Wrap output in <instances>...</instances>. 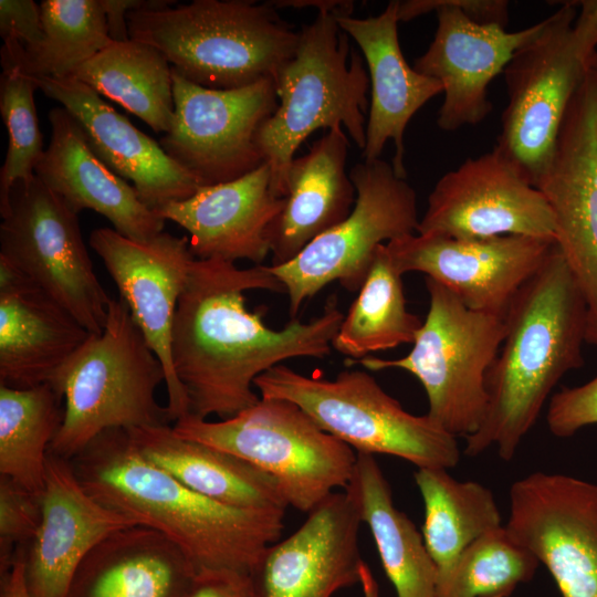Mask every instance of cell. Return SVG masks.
<instances>
[{
  "label": "cell",
  "instance_id": "1",
  "mask_svg": "<svg viewBox=\"0 0 597 597\" xmlns=\"http://www.w3.org/2000/svg\"><path fill=\"white\" fill-rule=\"evenodd\" d=\"M285 292L269 265L240 269L219 259L192 263L171 329L174 371L185 389L189 413L231 418L261 399L256 377L296 357L331 354L344 314L331 296L321 315L291 320L273 329L263 312H250L245 291Z\"/></svg>",
  "mask_w": 597,
  "mask_h": 597
},
{
  "label": "cell",
  "instance_id": "2",
  "mask_svg": "<svg viewBox=\"0 0 597 597\" xmlns=\"http://www.w3.org/2000/svg\"><path fill=\"white\" fill-rule=\"evenodd\" d=\"M70 462L93 499L168 537L196 577L251 576L284 528L285 511L231 507L190 490L143 458L126 429L102 432Z\"/></svg>",
  "mask_w": 597,
  "mask_h": 597
},
{
  "label": "cell",
  "instance_id": "3",
  "mask_svg": "<svg viewBox=\"0 0 597 597\" xmlns=\"http://www.w3.org/2000/svg\"><path fill=\"white\" fill-rule=\"evenodd\" d=\"M587 307L556 242L524 283L505 316V336L486 375L488 407L464 453L491 447L510 461L535 425L549 394L584 364Z\"/></svg>",
  "mask_w": 597,
  "mask_h": 597
},
{
  "label": "cell",
  "instance_id": "4",
  "mask_svg": "<svg viewBox=\"0 0 597 597\" xmlns=\"http://www.w3.org/2000/svg\"><path fill=\"white\" fill-rule=\"evenodd\" d=\"M353 9V1H328L321 8L302 28L294 55L273 78L277 108L260 127L256 144L279 198L286 196L295 151L313 132L341 127L365 147L369 75L337 23L338 14H352Z\"/></svg>",
  "mask_w": 597,
  "mask_h": 597
},
{
  "label": "cell",
  "instance_id": "5",
  "mask_svg": "<svg viewBox=\"0 0 597 597\" xmlns=\"http://www.w3.org/2000/svg\"><path fill=\"white\" fill-rule=\"evenodd\" d=\"M127 28L129 39L159 50L184 78L213 90L274 78L300 35L271 1L195 0L134 10Z\"/></svg>",
  "mask_w": 597,
  "mask_h": 597
},
{
  "label": "cell",
  "instance_id": "6",
  "mask_svg": "<svg viewBox=\"0 0 597 597\" xmlns=\"http://www.w3.org/2000/svg\"><path fill=\"white\" fill-rule=\"evenodd\" d=\"M166 373L122 297L112 298L101 334H91L50 380L65 400L62 425L49 452L71 460L109 429L166 426L156 399Z\"/></svg>",
  "mask_w": 597,
  "mask_h": 597
},
{
  "label": "cell",
  "instance_id": "7",
  "mask_svg": "<svg viewBox=\"0 0 597 597\" xmlns=\"http://www.w3.org/2000/svg\"><path fill=\"white\" fill-rule=\"evenodd\" d=\"M261 398L289 400L356 453L389 454L421 468H454L457 438L428 415L402 408L364 370L345 369L334 379L305 376L283 364L254 380Z\"/></svg>",
  "mask_w": 597,
  "mask_h": 597
},
{
  "label": "cell",
  "instance_id": "8",
  "mask_svg": "<svg viewBox=\"0 0 597 597\" xmlns=\"http://www.w3.org/2000/svg\"><path fill=\"white\" fill-rule=\"evenodd\" d=\"M174 432L237 455L272 475L292 506L310 513L335 489L347 486L357 453L324 431L292 401L261 398L220 421L186 415Z\"/></svg>",
  "mask_w": 597,
  "mask_h": 597
},
{
  "label": "cell",
  "instance_id": "9",
  "mask_svg": "<svg viewBox=\"0 0 597 597\" xmlns=\"http://www.w3.org/2000/svg\"><path fill=\"white\" fill-rule=\"evenodd\" d=\"M429 310L404 357L367 356L369 370L399 368L425 388L428 416L450 434L468 438L488 407L486 375L505 336V318L468 308L452 292L426 277Z\"/></svg>",
  "mask_w": 597,
  "mask_h": 597
},
{
  "label": "cell",
  "instance_id": "10",
  "mask_svg": "<svg viewBox=\"0 0 597 597\" xmlns=\"http://www.w3.org/2000/svg\"><path fill=\"white\" fill-rule=\"evenodd\" d=\"M350 214L311 241L294 259L269 265L289 295L291 320L327 284L338 281L348 291L363 285L377 248L416 233L419 218L415 189L381 158L356 164Z\"/></svg>",
  "mask_w": 597,
  "mask_h": 597
},
{
  "label": "cell",
  "instance_id": "11",
  "mask_svg": "<svg viewBox=\"0 0 597 597\" xmlns=\"http://www.w3.org/2000/svg\"><path fill=\"white\" fill-rule=\"evenodd\" d=\"M562 3L503 71L509 101L495 147L534 186L551 163L569 103L589 72L574 38L577 7L574 1Z\"/></svg>",
  "mask_w": 597,
  "mask_h": 597
},
{
  "label": "cell",
  "instance_id": "12",
  "mask_svg": "<svg viewBox=\"0 0 597 597\" xmlns=\"http://www.w3.org/2000/svg\"><path fill=\"white\" fill-rule=\"evenodd\" d=\"M77 214L35 175L30 181H17L1 217L0 258L90 333L101 334L112 298L94 272Z\"/></svg>",
  "mask_w": 597,
  "mask_h": 597
},
{
  "label": "cell",
  "instance_id": "13",
  "mask_svg": "<svg viewBox=\"0 0 597 597\" xmlns=\"http://www.w3.org/2000/svg\"><path fill=\"white\" fill-rule=\"evenodd\" d=\"M175 116L160 138L166 154L200 186L240 178L264 161L256 144L262 124L277 108L273 78L232 90L197 85L172 67Z\"/></svg>",
  "mask_w": 597,
  "mask_h": 597
},
{
  "label": "cell",
  "instance_id": "14",
  "mask_svg": "<svg viewBox=\"0 0 597 597\" xmlns=\"http://www.w3.org/2000/svg\"><path fill=\"white\" fill-rule=\"evenodd\" d=\"M535 187L551 206L555 242L586 303V343L597 347V74L590 70Z\"/></svg>",
  "mask_w": 597,
  "mask_h": 597
},
{
  "label": "cell",
  "instance_id": "15",
  "mask_svg": "<svg viewBox=\"0 0 597 597\" xmlns=\"http://www.w3.org/2000/svg\"><path fill=\"white\" fill-rule=\"evenodd\" d=\"M511 536L544 564L562 597H597V484L534 472L510 489Z\"/></svg>",
  "mask_w": 597,
  "mask_h": 597
},
{
  "label": "cell",
  "instance_id": "16",
  "mask_svg": "<svg viewBox=\"0 0 597 597\" xmlns=\"http://www.w3.org/2000/svg\"><path fill=\"white\" fill-rule=\"evenodd\" d=\"M434 11L438 27L427 51L413 69L442 85L443 103L438 112L440 129L453 132L481 123L491 112L489 85L504 71L519 48L532 40L544 20L509 32L499 24L471 20L454 0L399 1V22Z\"/></svg>",
  "mask_w": 597,
  "mask_h": 597
},
{
  "label": "cell",
  "instance_id": "17",
  "mask_svg": "<svg viewBox=\"0 0 597 597\" xmlns=\"http://www.w3.org/2000/svg\"><path fill=\"white\" fill-rule=\"evenodd\" d=\"M416 233L455 239L505 234L555 237L543 192L494 147L444 174L428 197Z\"/></svg>",
  "mask_w": 597,
  "mask_h": 597
},
{
  "label": "cell",
  "instance_id": "18",
  "mask_svg": "<svg viewBox=\"0 0 597 597\" xmlns=\"http://www.w3.org/2000/svg\"><path fill=\"white\" fill-rule=\"evenodd\" d=\"M554 245L555 239L519 234L455 239L411 233L386 243L400 274L425 273L468 308L502 318Z\"/></svg>",
  "mask_w": 597,
  "mask_h": 597
},
{
  "label": "cell",
  "instance_id": "19",
  "mask_svg": "<svg viewBox=\"0 0 597 597\" xmlns=\"http://www.w3.org/2000/svg\"><path fill=\"white\" fill-rule=\"evenodd\" d=\"M90 245L103 261L147 344L166 373L167 409L171 421L189 413V402L171 362V329L178 301L196 258L188 237L160 232L135 241L111 228L90 235Z\"/></svg>",
  "mask_w": 597,
  "mask_h": 597
},
{
  "label": "cell",
  "instance_id": "20",
  "mask_svg": "<svg viewBox=\"0 0 597 597\" xmlns=\"http://www.w3.org/2000/svg\"><path fill=\"white\" fill-rule=\"evenodd\" d=\"M360 524L345 491L328 495L294 533L265 551L251 575L258 597H331L360 583Z\"/></svg>",
  "mask_w": 597,
  "mask_h": 597
},
{
  "label": "cell",
  "instance_id": "21",
  "mask_svg": "<svg viewBox=\"0 0 597 597\" xmlns=\"http://www.w3.org/2000/svg\"><path fill=\"white\" fill-rule=\"evenodd\" d=\"M40 504L39 528L17 557L31 597H66L77 567L92 548L115 531L136 525L93 499L70 460L50 452Z\"/></svg>",
  "mask_w": 597,
  "mask_h": 597
},
{
  "label": "cell",
  "instance_id": "22",
  "mask_svg": "<svg viewBox=\"0 0 597 597\" xmlns=\"http://www.w3.org/2000/svg\"><path fill=\"white\" fill-rule=\"evenodd\" d=\"M33 78L39 90L74 116L94 154L116 175L132 181L140 201L154 212L191 197L201 187L160 144L83 82L75 77Z\"/></svg>",
  "mask_w": 597,
  "mask_h": 597
},
{
  "label": "cell",
  "instance_id": "23",
  "mask_svg": "<svg viewBox=\"0 0 597 597\" xmlns=\"http://www.w3.org/2000/svg\"><path fill=\"white\" fill-rule=\"evenodd\" d=\"M283 207L284 198L272 192L270 167L263 163L234 180L202 186L155 213L189 233L196 259H245L259 265L270 253L269 228Z\"/></svg>",
  "mask_w": 597,
  "mask_h": 597
},
{
  "label": "cell",
  "instance_id": "24",
  "mask_svg": "<svg viewBox=\"0 0 597 597\" xmlns=\"http://www.w3.org/2000/svg\"><path fill=\"white\" fill-rule=\"evenodd\" d=\"M398 9L399 1H390L377 17L345 13L337 15V23L358 44L369 71L370 102L362 156L365 161L379 159L391 140L392 168L398 177L406 178V127L429 100L442 93V85L407 63L398 39Z\"/></svg>",
  "mask_w": 597,
  "mask_h": 597
},
{
  "label": "cell",
  "instance_id": "25",
  "mask_svg": "<svg viewBox=\"0 0 597 597\" xmlns=\"http://www.w3.org/2000/svg\"><path fill=\"white\" fill-rule=\"evenodd\" d=\"M91 334L0 258V385L25 389L49 384Z\"/></svg>",
  "mask_w": 597,
  "mask_h": 597
},
{
  "label": "cell",
  "instance_id": "26",
  "mask_svg": "<svg viewBox=\"0 0 597 597\" xmlns=\"http://www.w3.org/2000/svg\"><path fill=\"white\" fill-rule=\"evenodd\" d=\"M51 140L35 176L72 210H93L122 235L148 241L164 231L165 220L146 207L135 188L91 149L80 123L64 107L49 113Z\"/></svg>",
  "mask_w": 597,
  "mask_h": 597
},
{
  "label": "cell",
  "instance_id": "27",
  "mask_svg": "<svg viewBox=\"0 0 597 597\" xmlns=\"http://www.w3.org/2000/svg\"><path fill=\"white\" fill-rule=\"evenodd\" d=\"M348 146L344 129L333 128L292 160L284 207L269 228L271 265L291 261L353 211L356 189L346 172Z\"/></svg>",
  "mask_w": 597,
  "mask_h": 597
},
{
  "label": "cell",
  "instance_id": "28",
  "mask_svg": "<svg viewBox=\"0 0 597 597\" xmlns=\"http://www.w3.org/2000/svg\"><path fill=\"white\" fill-rule=\"evenodd\" d=\"M196 579L181 549L132 525L107 535L77 567L66 597H185Z\"/></svg>",
  "mask_w": 597,
  "mask_h": 597
},
{
  "label": "cell",
  "instance_id": "29",
  "mask_svg": "<svg viewBox=\"0 0 597 597\" xmlns=\"http://www.w3.org/2000/svg\"><path fill=\"white\" fill-rule=\"evenodd\" d=\"M127 431L143 458L206 498L243 510L289 506L272 475L237 455L181 438L169 425Z\"/></svg>",
  "mask_w": 597,
  "mask_h": 597
},
{
  "label": "cell",
  "instance_id": "30",
  "mask_svg": "<svg viewBox=\"0 0 597 597\" xmlns=\"http://www.w3.org/2000/svg\"><path fill=\"white\" fill-rule=\"evenodd\" d=\"M344 491L368 526L397 597H438V573L422 534L395 506L390 485L373 454L357 453Z\"/></svg>",
  "mask_w": 597,
  "mask_h": 597
},
{
  "label": "cell",
  "instance_id": "31",
  "mask_svg": "<svg viewBox=\"0 0 597 597\" xmlns=\"http://www.w3.org/2000/svg\"><path fill=\"white\" fill-rule=\"evenodd\" d=\"M139 117L157 133L175 116L171 65L156 48L136 40L112 42L73 76Z\"/></svg>",
  "mask_w": 597,
  "mask_h": 597
},
{
  "label": "cell",
  "instance_id": "32",
  "mask_svg": "<svg viewBox=\"0 0 597 597\" xmlns=\"http://www.w3.org/2000/svg\"><path fill=\"white\" fill-rule=\"evenodd\" d=\"M415 481L425 506L421 534L439 580L468 545L502 526V519L493 493L479 482L458 481L441 468L417 469Z\"/></svg>",
  "mask_w": 597,
  "mask_h": 597
},
{
  "label": "cell",
  "instance_id": "33",
  "mask_svg": "<svg viewBox=\"0 0 597 597\" xmlns=\"http://www.w3.org/2000/svg\"><path fill=\"white\" fill-rule=\"evenodd\" d=\"M401 276L386 243L380 244L332 343L335 350L354 358L349 364L370 353L413 343L422 322L407 310Z\"/></svg>",
  "mask_w": 597,
  "mask_h": 597
},
{
  "label": "cell",
  "instance_id": "34",
  "mask_svg": "<svg viewBox=\"0 0 597 597\" xmlns=\"http://www.w3.org/2000/svg\"><path fill=\"white\" fill-rule=\"evenodd\" d=\"M50 384L17 389L0 385V475L40 496L51 442L64 416Z\"/></svg>",
  "mask_w": 597,
  "mask_h": 597
},
{
  "label": "cell",
  "instance_id": "35",
  "mask_svg": "<svg viewBox=\"0 0 597 597\" xmlns=\"http://www.w3.org/2000/svg\"><path fill=\"white\" fill-rule=\"evenodd\" d=\"M43 39L24 49L17 40L3 42L10 54L35 77L65 78L113 40L101 0H43Z\"/></svg>",
  "mask_w": 597,
  "mask_h": 597
},
{
  "label": "cell",
  "instance_id": "36",
  "mask_svg": "<svg viewBox=\"0 0 597 597\" xmlns=\"http://www.w3.org/2000/svg\"><path fill=\"white\" fill-rule=\"evenodd\" d=\"M538 565L502 525L464 548L438 580V597H510L533 578Z\"/></svg>",
  "mask_w": 597,
  "mask_h": 597
},
{
  "label": "cell",
  "instance_id": "37",
  "mask_svg": "<svg viewBox=\"0 0 597 597\" xmlns=\"http://www.w3.org/2000/svg\"><path fill=\"white\" fill-rule=\"evenodd\" d=\"M0 113L9 143L0 169V213L9 208L10 191L17 181H30L43 150L39 128L34 92L38 86L32 75L10 54L1 51Z\"/></svg>",
  "mask_w": 597,
  "mask_h": 597
},
{
  "label": "cell",
  "instance_id": "38",
  "mask_svg": "<svg viewBox=\"0 0 597 597\" xmlns=\"http://www.w3.org/2000/svg\"><path fill=\"white\" fill-rule=\"evenodd\" d=\"M40 522V496L0 475V577L27 548Z\"/></svg>",
  "mask_w": 597,
  "mask_h": 597
},
{
  "label": "cell",
  "instance_id": "39",
  "mask_svg": "<svg viewBox=\"0 0 597 597\" xmlns=\"http://www.w3.org/2000/svg\"><path fill=\"white\" fill-rule=\"evenodd\" d=\"M547 427L561 438L570 437L579 429L597 423V376L577 387H564L548 404Z\"/></svg>",
  "mask_w": 597,
  "mask_h": 597
},
{
  "label": "cell",
  "instance_id": "40",
  "mask_svg": "<svg viewBox=\"0 0 597 597\" xmlns=\"http://www.w3.org/2000/svg\"><path fill=\"white\" fill-rule=\"evenodd\" d=\"M0 35L4 41L17 40L24 49L43 39L41 6L33 0L0 1Z\"/></svg>",
  "mask_w": 597,
  "mask_h": 597
},
{
  "label": "cell",
  "instance_id": "41",
  "mask_svg": "<svg viewBox=\"0 0 597 597\" xmlns=\"http://www.w3.org/2000/svg\"><path fill=\"white\" fill-rule=\"evenodd\" d=\"M185 597H258L250 575L219 573L196 577Z\"/></svg>",
  "mask_w": 597,
  "mask_h": 597
},
{
  "label": "cell",
  "instance_id": "42",
  "mask_svg": "<svg viewBox=\"0 0 597 597\" xmlns=\"http://www.w3.org/2000/svg\"><path fill=\"white\" fill-rule=\"evenodd\" d=\"M106 14L108 33L114 42L129 40L127 13L142 9H160L169 7L171 0H101Z\"/></svg>",
  "mask_w": 597,
  "mask_h": 597
},
{
  "label": "cell",
  "instance_id": "43",
  "mask_svg": "<svg viewBox=\"0 0 597 597\" xmlns=\"http://www.w3.org/2000/svg\"><path fill=\"white\" fill-rule=\"evenodd\" d=\"M577 15L574 22V38L583 59L589 64L597 51V0L574 1Z\"/></svg>",
  "mask_w": 597,
  "mask_h": 597
},
{
  "label": "cell",
  "instance_id": "44",
  "mask_svg": "<svg viewBox=\"0 0 597 597\" xmlns=\"http://www.w3.org/2000/svg\"><path fill=\"white\" fill-rule=\"evenodd\" d=\"M0 597H31L24 580L23 565L17 559L12 568L1 577Z\"/></svg>",
  "mask_w": 597,
  "mask_h": 597
},
{
  "label": "cell",
  "instance_id": "45",
  "mask_svg": "<svg viewBox=\"0 0 597 597\" xmlns=\"http://www.w3.org/2000/svg\"><path fill=\"white\" fill-rule=\"evenodd\" d=\"M364 597H380L379 585L369 566L364 562L360 569V583Z\"/></svg>",
  "mask_w": 597,
  "mask_h": 597
},
{
  "label": "cell",
  "instance_id": "46",
  "mask_svg": "<svg viewBox=\"0 0 597 597\" xmlns=\"http://www.w3.org/2000/svg\"><path fill=\"white\" fill-rule=\"evenodd\" d=\"M589 70H591L593 72L597 74V51L594 53L589 62Z\"/></svg>",
  "mask_w": 597,
  "mask_h": 597
}]
</instances>
